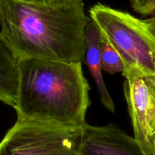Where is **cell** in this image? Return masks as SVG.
<instances>
[{"label":"cell","instance_id":"1","mask_svg":"<svg viewBox=\"0 0 155 155\" xmlns=\"http://www.w3.org/2000/svg\"><path fill=\"white\" fill-rule=\"evenodd\" d=\"M90 21L83 0L53 4L0 0V42L18 59L82 62Z\"/></svg>","mask_w":155,"mask_h":155},{"label":"cell","instance_id":"2","mask_svg":"<svg viewBox=\"0 0 155 155\" xmlns=\"http://www.w3.org/2000/svg\"><path fill=\"white\" fill-rule=\"evenodd\" d=\"M17 119L84 128L90 106L82 62L19 59Z\"/></svg>","mask_w":155,"mask_h":155},{"label":"cell","instance_id":"3","mask_svg":"<svg viewBox=\"0 0 155 155\" xmlns=\"http://www.w3.org/2000/svg\"><path fill=\"white\" fill-rule=\"evenodd\" d=\"M89 16L120 57L126 79L139 76L155 78V36L145 20L128 12L98 3Z\"/></svg>","mask_w":155,"mask_h":155},{"label":"cell","instance_id":"4","mask_svg":"<svg viewBox=\"0 0 155 155\" xmlns=\"http://www.w3.org/2000/svg\"><path fill=\"white\" fill-rule=\"evenodd\" d=\"M83 130L17 119L2 140L0 155H80Z\"/></svg>","mask_w":155,"mask_h":155},{"label":"cell","instance_id":"5","mask_svg":"<svg viewBox=\"0 0 155 155\" xmlns=\"http://www.w3.org/2000/svg\"><path fill=\"white\" fill-rule=\"evenodd\" d=\"M124 93L134 138L149 155H155V78L126 79Z\"/></svg>","mask_w":155,"mask_h":155},{"label":"cell","instance_id":"6","mask_svg":"<svg viewBox=\"0 0 155 155\" xmlns=\"http://www.w3.org/2000/svg\"><path fill=\"white\" fill-rule=\"evenodd\" d=\"M80 155H149L136 138L117 126L87 124L83 130Z\"/></svg>","mask_w":155,"mask_h":155},{"label":"cell","instance_id":"7","mask_svg":"<svg viewBox=\"0 0 155 155\" xmlns=\"http://www.w3.org/2000/svg\"><path fill=\"white\" fill-rule=\"evenodd\" d=\"M86 64L93 78L100 94V99L104 107L111 112L115 110L114 101L106 88L102 75L101 59V36L98 26L91 20L86 28Z\"/></svg>","mask_w":155,"mask_h":155},{"label":"cell","instance_id":"8","mask_svg":"<svg viewBox=\"0 0 155 155\" xmlns=\"http://www.w3.org/2000/svg\"><path fill=\"white\" fill-rule=\"evenodd\" d=\"M20 79L19 59L0 42V100L15 107Z\"/></svg>","mask_w":155,"mask_h":155},{"label":"cell","instance_id":"9","mask_svg":"<svg viewBox=\"0 0 155 155\" xmlns=\"http://www.w3.org/2000/svg\"><path fill=\"white\" fill-rule=\"evenodd\" d=\"M101 59L102 70L109 74L124 72V67L116 50L105 39L101 37Z\"/></svg>","mask_w":155,"mask_h":155},{"label":"cell","instance_id":"10","mask_svg":"<svg viewBox=\"0 0 155 155\" xmlns=\"http://www.w3.org/2000/svg\"><path fill=\"white\" fill-rule=\"evenodd\" d=\"M135 12L143 15H155V0H130Z\"/></svg>","mask_w":155,"mask_h":155},{"label":"cell","instance_id":"11","mask_svg":"<svg viewBox=\"0 0 155 155\" xmlns=\"http://www.w3.org/2000/svg\"><path fill=\"white\" fill-rule=\"evenodd\" d=\"M26 2L36 3V4H53V3L61 2L65 0H22Z\"/></svg>","mask_w":155,"mask_h":155},{"label":"cell","instance_id":"12","mask_svg":"<svg viewBox=\"0 0 155 155\" xmlns=\"http://www.w3.org/2000/svg\"><path fill=\"white\" fill-rule=\"evenodd\" d=\"M145 21L146 22L149 30H151V33L155 36V15L152 18H148V19L145 20Z\"/></svg>","mask_w":155,"mask_h":155},{"label":"cell","instance_id":"13","mask_svg":"<svg viewBox=\"0 0 155 155\" xmlns=\"http://www.w3.org/2000/svg\"><path fill=\"white\" fill-rule=\"evenodd\" d=\"M19 1H22V0H19Z\"/></svg>","mask_w":155,"mask_h":155}]
</instances>
